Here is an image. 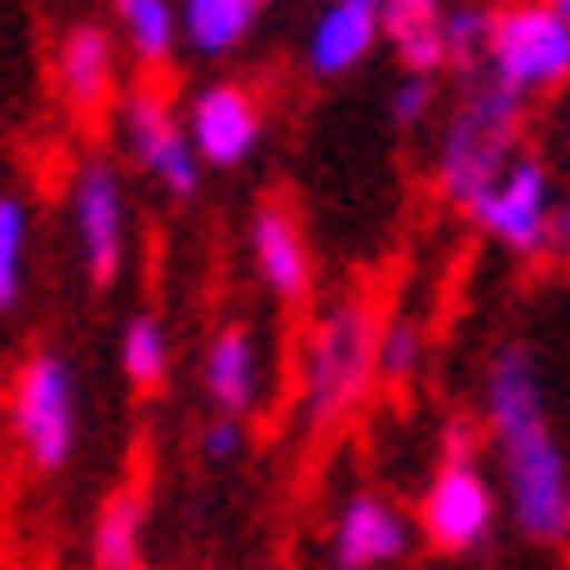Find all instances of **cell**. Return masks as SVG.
Segmentation results:
<instances>
[{"instance_id":"1","label":"cell","mask_w":570,"mask_h":570,"mask_svg":"<svg viewBox=\"0 0 570 570\" xmlns=\"http://www.w3.org/2000/svg\"><path fill=\"white\" fill-rule=\"evenodd\" d=\"M488 436L507 468V513L532 544H564L570 539V462L564 442L544 416V379L525 346H500L481 385Z\"/></svg>"},{"instance_id":"2","label":"cell","mask_w":570,"mask_h":570,"mask_svg":"<svg viewBox=\"0 0 570 570\" xmlns=\"http://www.w3.org/2000/svg\"><path fill=\"white\" fill-rule=\"evenodd\" d=\"M488 83L507 97L532 104L544 90L570 78V0H513V7H488Z\"/></svg>"},{"instance_id":"3","label":"cell","mask_w":570,"mask_h":570,"mask_svg":"<svg viewBox=\"0 0 570 570\" xmlns=\"http://www.w3.org/2000/svg\"><path fill=\"white\" fill-rule=\"evenodd\" d=\"M519 97H507L500 83H481L462 109H455V122L442 129V148H436V193L449 206H474L488 180L507 167V155L519 148Z\"/></svg>"},{"instance_id":"4","label":"cell","mask_w":570,"mask_h":570,"mask_svg":"<svg viewBox=\"0 0 570 570\" xmlns=\"http://www.w3.org/2000/svg\"><path fill=\"white\" fill-rule=\"evenodd\" d=\"M7 423L27 449V462L39 474H58L78 449V379L65 353L39 346L20 372H13V391H7Z\"/></svg>"},{"instance_id":"5","label":"cell","mask_w":570,"mask_h":570,"mask_svg":"<svg viewBox=\"0 0 570 570\" xmlns=\"http://www.w3.org/2000/svg\"><path fill=\"white\" fill-rule=\"evenodd\" d=\"M372 346H379V321L365 308L360 295L353 302H340L308 340V411L314 423H340V416L360 404L372 379H379V365H372Z\"/></svg>"},{"instance_id":"6","label":"cell","mask_w":570,"mask_h":570,"mask_svg":"<svg viewBox=\"0 0 570 570\" xmlns=\"http://www.w3.org/2000/svg\"><path fill=\"white\" fill-rule=\"evenodd\" d=\"M474 225L507 244L513 257H532L551 244V232H564V212H558V193H551V167L539 155H507V167L488 180V193L474 199Z\"/></svg>"},{"instance_id":"7","label":"cell","mask_w":570,"mask_h":570,"mask_svg":"<svg viewBox=\"0 0 570 570\" xmlns=\"http://www.w3.org/2000/svg\"><path fill=\"white\" fill-rule=\"evenodd\" d=\"M493 525H500L493 481L474 468V455H442V468L430 474V488L416 500V532L449 558H468L493 539Z\"/></svg>"},{"instance_id":"8","label":"cell","mask_w":570,"mask_h":570,"mask_svg":"<svg viewBox=\"0 0 570 570\" xmlns=\"http://www.w3.org/2000/svg\"><path fill=\"white\" fill-rule=\"evenodd\" d=\"M122 148H129V160L148 174V180L174 199V206H186L193 193H199V155H193V135H186V122L167 109V97L160 90H129L122 97Z\"/></svg>"},{"instance_id":"9","label":"cell","mask_w":570,"mask_h":570,"mask_svg":"<svg viewBox=\"0 0 570 570\" xmlns=\"http://www.w3.org/2000/svg\"><path fill=\"white\" fill-rule=\"evenodd\" d=\"M71 232H78L83 269L90 283L109 288L122 276V257H129V186L109 160H83L78 180H71Z\"/></svg>"},{"instance_id":"10","label":"cell","mask_w":570,"mask_h":570,"mask_svg":"<svg viewBox=\"0 0 570 570\" xmlns=\"http://www.w3.org/2000/svg\"><path fill=\"white\" fill-rule=\"evenodd\" d=\"M186 135L199 167H244L263 141V104L244 83H206L186 109Z\"/></svg>"},{"instance_id":"11","label":"cell","mask_w":570,"mask_h":570,"mask_svg":"<svg viewBox=\"0 0 570 570\" xmlns=\"http://www.w3.org/2000/svg\"><path fill=\"white\" fill-rule=\"evenodd\" d=\"M416 525L404 507H391L385 493H353L334 519V564L340 570H385L411 551Z\"/></svg>"},{"instance_id":"12","label":"cell","mask_w":570,"mask_h":570,"mask_svg":"<svg viewBox=\"0 0 570 570\" xmlns=\"http://www.w3.org/2000/svg\"><path fill=\"white\" fill-rule=\"evenodd\" d=\"M250 257H257V276L276 302H308L314 288V257H308V232L288 206H263L250 218Z\"/></svg>"},{"instance_id":"13","label":"cell","mask_w":570,"mask_h":570,"mask_svg":"<svg viewBox=\"0 0 570 570\" xmlns=\"http://www.w3.org/2000/svg\"><path fill=\"white\" fill-rule=\"evenodd\" d=\"M58 97L83 122L116 104V39L104 27H71L58 39Z\"/></svg>"},{"instance_id":"14","label":"cell","mask_w":570,"mask_h":570,"mask_svg":"<svg viewBox=\"0 0 570 570\" xmlns=\"http://www.w3.org/2000/svg\"><path fill=\"white\" fill-rule=\"evenodd\" d=\"M379 46V0H327L308 32V71L321 83L353 78Z\"/></svg>"},{"instance_id":"15","label":"cell","mask_w":570,"mask_h":570,"mask_svg":"<svg viewBox=\"0 0 570 570\" xmlns=\"http://www.w3.org/2000/svg\"><path fill=\"white\" fill-rule=\"evenodd\" d=\"M199 379H206V397L218 411H257L263 397V346L250 327H218L206 346V360H199Z\"/></svg>"},{"instance_id":"16","label":"cell","mask_w":570,"mask_h":570,"mask_svg":"<svg viewBox=\"0 0 570 570\" xmlns=\"http://www.w3.org/2000/svg\"><path fill=\"white\" fill-rule=\"evenodd\" d=\"M379 39L404 58V71H442V0H379Z\"/></svg>"},{"instance_id":"17","label":"cell","mask_w":570,"mask_h":570,"mask_svg":"<svg viewBox=\"0 0 570 570\" xmlns=\"http://www.w3.org/2000/svg\"><path fill=\"white\" fill-rule=\"evenodd\" d=\"M174 13H180V39L199 58H232L257 27L263 0H174Z\"/></svg>"},{"instance_id":"18","label":"cell","mask_w":570,"mask_h":570,"mask_svg":"<svg viewBox=\"0 0 570 570\" xmlns=\"http://www.w3.org/2000/svg\"><path fill=\"white\" fill-rule=\"evenodd\" d=\"M141 532H148V493L116 488L90 525V564L97 570H141Z\"/></svg>"},{"instance_id":"19","label":"cell","mask_w":570,"mask_h":570,"mask_svg":"<svg viewBox=\"0 0 570 570\" xmlns=\"http://www.w3.org/2000/svg\"><path fill=\"white\" fill-rule=\"evenodd\" d=\"M116 27H122V46L141 71H160L167 58L180 52V13L174 0H116Z\"/></svg>"},{"instance_id":"20","label":"cell","mask_w":570,"mask_h":570,"mask_svg":"<svg viewBox=\"0 0 570 570\" xmlns=\"http://www.w3.org/2000/svg\"><path fill=\"white\" fill-rule=\"evenodd\" d=\"M167 365H174V346H167V327L155 314H135L122 327V379L135 391H160L167 385Z\"/></svg>"},{"instance_id":"21","label":"cell","mask_w":570,"mask_h":570,"mask_svg":"<svg viewBox=\"0 0 570 570\" xmlns=\"http://www.w3.org/2000/svg\"><path fill=\"white\" fill-rule=\"evenodd\" d=\"M27 237H32L27 199L0 193V314L20 308V295H27Z\"/></svg>"},{"instance_id":"22","label":"cell","mask_w":570,"mask_h":570,"mask_svg":"<svg viewBox=\"0 0 570 570\" xmlns=\"http://www.w3.org/2000/svg\"><path fill=\"white\" fill-rule=\"evenodd\" d=\"M481 39H488V7H449L442 0V52H449V65H474Z\"/></svg>"},{"instance_id":"23","label":"cell","mask_w":570,"mask_h":570,"mask_svg":"<svg viewBox=\"0 0 570 570\" xmlns=\"http://www.w3.org/2000/svg\"><path fill=\"white\" fill-rule=\"evenodd\" d=\"M416 353H423V334H416L411 321H397V327H385V334H379V346H372V365L385 372L391 385H404V379L416 372Z\"/></svg>"},{"instance_id":"24","label":"cell","mask_w":570,"mask_h":570,"mask_svg":"<svg viewBox=\"0 0 570 570\" xmlns=\"http://www.w3.org/2000/svg\"><path fill=\"white\" fill-rule=\"evenodd\" d=\"M199 455L206 462H237L244 455V416H232V411L212 416L206 430H199Z\"/></svg>"},{"instance_id":"25","label":"cell","mask_w":570,"mask_h":570,"mask_svg":"<svg viewBox=\"0 0 570 570\" xmlns=\"http://www.w3.org/2000/svg\"><path fill=\"white\" fill-rule=\"evenodd\" d=\"M430 97H436V71H404V83H397V97H391V116L411 129V122H423V109H430Z\"/></svg>"}]
</instances>
